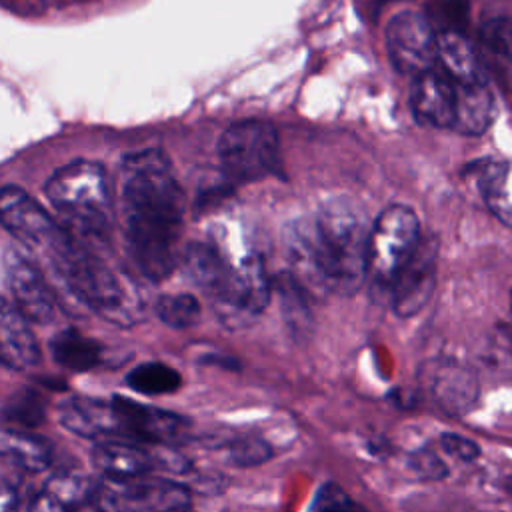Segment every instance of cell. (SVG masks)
<instances>
[{"instance_id":"obj_14","label":"cell","mask_w":512,"mask_h":512,"mask_svg":"<svg viewBox=\"0 0 512 512\" xmlns=\"http://www.w3.org/2000/svg\"><path fill=\"white\" fill-rule=\"evenodd\" d=\"M58 418L62 426L82 438H110L124 436L118 412L112 400L90 396H72L58 404Z\"/></svg>"},{"instance_id":"obj_35","label":"cell","mask_w":512,"mask_h":512,"mask_svg":"<svg viewBox=\"0 0 512 512\" xmlns=\"http://www.w3.org/2000/svg\"><path fill=\"white\" fill-rule=\"evenodd\" d=\"M440 446L444 452H448L450 456H456L458 460H464V462H470V460L478 458V454H480V448L476 442H472L464 436H458V434H442Z\"/></svg>"},{"instance_id":"obj_10","label":"cell","mask_w":512,"mask_h":512,"mask_svg":"<svg viewBox=\"0 0 512 512\" xmlns=\"http://www.w3.org/2000/svg\"><path fill=\"white\" fill-rule=\"evenodd\" d=\"M390 62L402 74L418 76L436 64V32L420 12H400L386 26Z\"/></svg>"},{"instance_id":"obj_2","label":"cell","mask_w":512,"mask_h":512,"mask_svg":"<svg viewBox=\"0 0 512 512\" xmlns=\"http://www.w3.org/2000/svg\"><path fill=\"white\" fill-rule=\"evenodd\" d=\"M368 234L362 208L350 200H332L288 232L296 276L320 290L354 294L366 280Z\"/></svg>"},{"instance_id":"obj_24","label":"cell","mask_w":512,"mask_h":512,"mask_svg":"<svg viewBox=\"0 0 512 512\" xmlns=\"http://www.w3.org/2000/svg\"><path fill=\"white\" fill-rule=\"evenodd\" d=\"M480 182L492 214L512 228V160L488 164Z\"/></svg>"},{"instance_id":"obj_18","label":"cell","mask_w":512,"mask_h":512,"mask_svg":"<svg viewBox=\"0 0 512 512\" xmlns=\"http://www.w3.org/2000/svg\"><path fill=\"white\" fill-rule=\"evenodd\" d=\"M92 462L104 474V478L146 476L156 468L154 448L128 440L100 442L92 452Z\"/></svg>"},{"instance_id":"obj_34","label":"cell","mask_w":512,"mask_h":512,"mask_svg":"<svg viewBox=\"0 0 512 512\" xmlns=\"http://www.w3.org/2000/svg\"><path fill=\"white\" fill-rule=\"evenodd\" d=\"M482 40L494 52L512 56V24L508 20L496 18L486 22L482 28Z\"/></svg>"},{"instance_id":"obj_13","label":"cell","mask_w":512,"mask_h":512,"mask_svg":"<svg viewBox=\"0 0 512 512\" xmlns=\"http://www.w3.org/2000/svg\"><path fill=\"white\" fill-rule=\"evenodd\" d=\"M6 274L16 308L22 316L28 322H50L56 312V300L42 272L22 254L10 250L6 254Z\"/></svg>"},{"instance_id":"obj_20","label":"cell","mask_w":512,"mask_h":512,"mask_svg":"<svg viewBox=\"0 0 512 512\" xmlns=\"http://www.w3.org/2000/svg\"><path fill=\"white\" fill-rule=\"evenodd\" d=\"M436 60H440L442 72L448 74L454 84H468L484 78L478 52L462 32L436 34Z\"/></svg>"},{"instance_id":"obj_5","label":"cell","mask_w":512,"mask_h":512,"mask_svg":"<svg viewBox=\"0 0 512 512\" xmlns=\"http://www.w3.org/2000/svg\"><path fill=\"white\" fill-rule=\"evenodd\" d=\"M0 224L26 248L58 266L76 246V240L44 206L18 186L0 188Z\"/></svg>"},{"instance_id":"obj_15","label":"cell","mask_w":512,"mask_h":512,"mask_svg":"<svg viewBox=\"0 0 512 512\" xmlns=\"http://www.w3.org/2000/svg\"><path fill=\"white\" fill-rule=\"evenodd\" d=\"M412 112L422 124L452 126L456 84L442 70H426L414 78L410 92Z\"/></svg>"},{"instance_id":"obj_1","label":"cell","mask_w":512,"mask_h":512,"mask_svg":"<svg viewBox=\"0 0 512 512\" xmlns=\"http://www.w3.org/2000/svg\"><path fill=\"white\" fill-rule=\"evenodd\" d=\"M124 172L128 174L122 190L128 248L142 274L158 282L178 262L176 244L184 224V192L162 150L126 156Z\"/></svg>"},{"instance_id":"obj_29","label":"cell","mask_w":512,"mask_h":512,"mask_svg":"<svg viewBox=\"0 0 512 512\" xmlns=\"http://www.w3.org/2000/svg\"><path fill=\"white\" fill-rule=\"evenodd\" d=\"M430 24L440 26V32H462L464 22L468 20V2L466 0H432L428 8Z\"/></svg>"},{"instance_id":"obj_11","label":"cell","mask_w":512,"mask_h":512,"mask_svg":"<svg viewBox=\"0 0 512 512\" xmlns=\"http://www.w3.org/2000/svg\"><path fill=\"white\" fill-rule=\"evenodd\" d=\"M438 242L434 236H422L412 256L398 270L390 284V302L398 316L418 314L432 296L436 284Z\"/></svg>"},{"instance_id":"obj_23","label":"cell","mask_w":512,"mask_h":512,"mask_svg":"<svg viewBox=\"0 0 512 512\" xmlns=\"http://www.w3.org/2000/svg\"><path fill=\"white\" fill-rule=\"evenodd\" d=\"M50 350L60 366L74 372H86L96 368L104 356V350L96 340L86 338L76 330L58 332L50 342Z\"/></svg>"},{"instance_id":"obj_9","label":"cell","mask_w":512,"mask_h":512,"mask_svg":"<svg viewBox=\"0 0 512 512\" xmlns=\"http://www.w3.org/2000/svg\"><path fill=\"white\" fill-rule=\"evenodd\" d=\"M90 502L96 512H188L192 496L184 484L146 474L104 478L96 482Z\"/></svg>"},{"instance_id":"obj_32","label":"cell","mask_w":512,"mask_h":512,"mask_svg":"<svg viewBox=\"0 0 512 512\" xmlns=\"http://www.w3.org/2000/svg\"><path fill=\"white\" fill-rule=\"evenodd\" d=\"M310 512H362L338 484H324L312 502Z\"/></svg>"},{"instance_id":"obj_19","label":"cell","mask_w":512,"mask_h":512,"mask_svg":"<svg viewBox=\"0 0 512 512\" xmlns=\"http://www.w3.org/2000/svg\"><path fill=\"white\" fill-rule=\"evenodd\" d=\"M494 118V98L486 78L456 84V104L452 126L458 134L480 136Z\"/></svg>"},{"instance_id":"obj_30","label":"cell","mask_w":512,"mask_h":512,"mask_svg":"<svg viewBox=\"0 0 512 512\" xmlns=\"http://www.w3.org/2000/svg\"><path fill=\"white\" fill-rule=\"evenodd\" d=\"M230 458L236 466H258L272 458V446L258 436H244L230 446Z\"/></svg>"},{"instance_id":"obj_16","label":"cell","mask_w":512,"mask_h":512,"mask_svg":"<svg viewBox=\"0 0 512 512\" xmlns=\"http://www.w3.org/2000/svg\"><path fill=\"white\" fill-rule=\"evenodd\" d=\"M424 382L434 402L452 416L468 412L478 396L474 374L456 362H436L434 368L426 370Z\"/></svg>"},{"instance_id":"obj_31","label":"cell","mask_w":512,"mask_h":512,"mask_svg":"<svg viewBox=\"0 0 512 512\" xmlns=\"http://www.w3.org/2000/svg\"><path fill=\"white\" fill-rule=\"evenodd\" d=\"M278 290L282 296V308H284L286 320L296 330H300L308 322V312L304 306V298L298 292V282L294 278H282V282H278Z\"/></svg>"},{"instance_id":"obj_3","label":"cell","mask_w":512,"mask_h":512,"mask_svg":"<svg viewBox=\"0 0 512 512\" xmlns=\"http://www.w3.org/2000/svg\"><path fill=\"white\" fill-rule=\"evenodd\" d=\"M46 196L62 214V226L76 242L86 248H90L88 244L106 242L112 206L102 164L74 160L58 168L46 182Z\"/></svg>"},{"instance_id":"obj_8","label":"cell","mask_w":512,"mask_h":512,"mask_svg":"<svg viewBox=\"0 0 512 512\" xmlns=\"http://www.w3.org/2000/svg\"><path fill=\"white\" fill-rule=\"evenodd\" d=\"M270 280L256 252L238 260L228 258V270L212 294L214 310L228 328H242L254 322L270 300Z\"/></svg>"},{"instance_id":"obj_28","label":"cell","mask_w":512,"mask_h":512,"mask_svg":"<svg viewBox=\"0 0 512 512\" xmlns=\"http://www.w3.org/2000/svg\"><path fill=\"white\" fill-rule=\"evenodd\" d=\"M6 414L10 420H14L16 424L24 426V428H32L44 422L46 416V408H44V400L38 392L34 390H24L12 396V400L6 406Z\"/></svg>"},{"instance_id":"obj_12","label":"cell","mask_w":512,"mask_h":512,"mask_svg":"<svg viewBox=\"0 0 512 512\" xmlns=\"http://www.w3.org/2000/svg\"><path fill=\"white\" fill-rule=\"evenodd\" d=\"M124 436L148 446H172L182 442L190 432V422L174 412L146 406L124 396H114Z\"/></svg>"},{"instance_id":"obj_17","label":"cell","mask_w":512,"mask_h":512,"mask_svg":"<svg viewBox=\"0 0 512 512\" xmlns=\"http://www.w3.org/2000/svg\"><path fill=\"white\" fill-rule=\"evenodd\" d=\"M40 362L38 340L22 312L0 298V364L28 370Z\"/></svg>"},{"instance_id":"obj_36","label":"cell","mask_w":512,"mask_h":512,"mask_svg":"<svg viewBox=\"0 0 512 512\" xmlns=\"http://www.w3.org/2000/svg\"><path fill=\"white\" fill-rule=\"evenodd\" d=\"M28 512H66L50 494H46L44 490H40L34 500L30 502Z\"/></svg>"},{"instance_id":"obj_6","label":"cell","mask_w":512,"mask_h":512,"mask_svg":"<svg viewBox=\"0 0 512 512\" xmlns=\"http://www.w3.org/2000/svg\"><path fill=\"white\" fill-rule=\"evenodd\" d=\"M416 214L402 204L384 208L368 234L366 278L378 290H390L398 270L406 264L420 242Z\"/></svg>"},{"instance_id":"obj_7","label":"cell","mask_w":512,"mask_h":512,"mask_svg":"<svg viewBox=\"0 0 512 512\" xmlns=\"http://www.w3.org/2000/svg\"><path fill=\"white\" fill-rule=\"evenodd\" d=\"M218 158L234 182H256L282 170L280 142L272 124L242 120L232 124L218 142Z\"/></svg>"},{"instance_id":"obj_33","label":"cell","mask_w":512,"mask_h":512,"mask_svg":"<svg viewBox=\"0 0 512 512\" xmlns=\"http://www.w3.org/2000/svg\"><path fill=\"white\" fill-rule=\"evenodd\" d=\"M408 466L422 480H444L448 476V466L442 462V458L436 452L428 448H420L412 452Z\"/></svg>"},{"instance_id":"obj_4","label":"cell","mask_w":512,"mask_h":512,"mask_svg":"<svg viewBox=\"0 0 512 512\" xmlns=\"http://www.w3.org/2000/svg\"><path fill=\"white\" fill-rule=\"evenodd\" d=\"M54 270L64 280L68 292L104 320L132 326L142 318L138 290L80 242Z\"/></svg>"},{"instance_id":"obj_21","label":"cell","mask_w":512,"mask_h":512,"mask_svg":"<svg viewBox=\"0 0 512 512\" xmlns=\"http://www.w3.org/2000/svg\"><path fill=\"white\" fill-rule=\"evenodd\" d=\"M0 458L24 472H40L52 460V446L46 438L24 430H0Z\"/></svg>"},{"instance_id":"obj_25","label":"cell","mask_w":512,"mask_h":512,"mask_svg":"<svg viewBox=\"0 0 512 512\" xmlns=\"http://www.w3.org/2000/svg\"><path fill=\"white\" fill-rule=\"evenodd\" d=\"M96 482H92L86 474L74 470H62L42 486L46 494H50L66 512H76L80 506L92 500Z\"/></svg>"},{"instance_id":"obj_27","label":"cell","mask_w":512,"mask_h":512,"mask_svg":"<svg viewBox=\"0 0 512 512\" xmlns=\"http://www.w3.org/2000/svg\"><path fill=\"white\" fill-rule=\"evenodd\" d=\"M156 314L172 328H190L200 320V304L192 294H166L156 300Z\"/></svg>"},{"instance_id":"obj_22","label":"cell","mask_w":512,"mask_h":512,"mask_svg":"<svg viewBox=\"0 0 512 512\" xmlns=\"http://www.w3.org/2000/svg\"><path fill=\"white\" fill-rule=\"evenodd\" d=\"M182 268L198 288L212 294L228 270V256L214 244L192 242L182 252Z\"/></svg>"},{"instance_id":"obj_26","label":"cell","mask_w":512,"mask_h":512,"mask_svg":"<svg viewBox=\"0 0 512 512\" xmlns=\"http://www.w3.org/2000/svg\"><path fill=\"white\" fill-rule=\"evenodd\" d=\"M126 382L132 390L146 394V396H158V394H170L180 388L182 378L180 374L162 364V362H146L136 366L128 376Z\"/></svg>"},{"instance_id":"obj_37","label":"cell","mask_w":512,"mask_h":512,"mask_svg":"<svg viewBox=\"0 0 512 512\" xmlns=\"http://www.w3.org/2000/svg\"><path fill=\"white\" fill-rule=\"evenodd\" d=\"M18 510V496L14 488L0 478V512H16Z\"/></svg>"}]
</instances>
